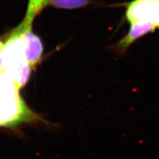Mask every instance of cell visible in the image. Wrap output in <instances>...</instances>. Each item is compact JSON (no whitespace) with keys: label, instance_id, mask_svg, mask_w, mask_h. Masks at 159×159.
Listing matches in <instances>:
<instances>
[{"label":"cell","instance_id":"9","mask_svg":"<svg viewBox=\"0 0 159 159\" xmlns=\"http://www.w3.org/2000/svg\"><path fill=\"white\" fill-rule=\"evenodd\" d=\"M153 1H159V0H153Z\"/></svg>","mask_w":159,"mask_h":159},{"label":"cell","instance_id":"1","mask_svg":"<svg viewBox=\"0 0 159 159\" xmlns=\"http://www.w3.org/2000/svg\"><path fill=\"white\" fill-rule=\"evenodd\" d=\"M31 70L26 58L25 41L19 25L5 43L2 74L11 80L20 89L27 83Z\"/></svg>","mask_w":159,"mask_h":159},{"label":"cell","instance_id":"3","mask_svg":"<svg viewBox=\"0 0 159 159\" xmlns=\"http://www.w3.org/2000/svg\"><path fill=\"white\" fill-rule=\"evenodd\" d=\"M126 17L131 23L151 22L159 27V1L134 0L128 5Z\"/></svg>","mask_w":159,"mask_h":159},{"label":"cell","instance_id":"8","mask_svg":"<svg viewBox=\"0 0 159 159\" xmlns=\"http://www.w3.org/2000/svg\"><path fill=\"white\" fill-rule=\"evenodd\" d=\"M5 43L0 41V74H2L3 70V54L4 51Z\"/></svg>","mask_w":159,"mask_h":159},{"label":"cell","instance_id":"5","mask_svg":"<svg viewBox=\"0 0 159 159\" xmlns=\"http://www.w3.org/2000/svg\"><path fill=\"white\" fill-rule=\"evenodd\" d=\"M156 27L151 22H135L131 23L130 30L127 35L117 44L121 50H126L138 38L151 31H153Z\"/></svg>","mask_w":159,"mask_h":159},{"label":"cell","instance_id":"2","mask_svg":"<svg viewBox=\"0 0 159 159\" xmlns=\"http://www.w3.org/2000/svg\"><path fill=\"white\" fill-rule=\"evenodd\" d=\"M19 92L11 80L0 74V127H15L39 119L27 107Z\"/></svg>","mask_w":159,"mask_h":159},{"label":"cell","instance_id":"6","mask_svg":"<svg viewBox=\"0 0 159 159\" xmlns=\"http://www.w3.org/2000/svg\"><path fill=\"white\" fill-rule=\"evenodd\" d=\"M48 2V0H29L25 17L22 23L25 25H32L34 18L47 6Z\"/></svg>","mask_w":159,"mask_h":159},{"label":"cell","instance_id":"7","mask_svg":"<svg viewBox=\"0 0 159 159\" xmlns=\"http://www.w3.org/2000/svg\"><path fill=\"white\" fill-rule=\"evenodd\" d=\"M90 2L89 0H48V5L57 8L75 9L86 6Z\"/></svg>","mask_w":159,"mask_h":159},{"label":"cell","instance_id":"4","mask_svg":"<svg viewBox=\"0 0 159 159\" xmlns=\"http://www.w3.org/2000/svg\"><path fill=\"white\" fill-rule=\"evenodd\" d=\"M22 34L25 41V55L29 65L33 69L41 61L43 46L41 39L33 32L32 25L19 24Z\"/></svg>","mask_w":159,"mask_h":159}]
</instances>
